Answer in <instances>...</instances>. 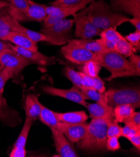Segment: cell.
I'll use <instances>...</instances> for the list:
<instances>
[{
  "label": "cell",
  "mask_w": 140,
  "mask_h": 157,
  "mask_svg": "<svg viewBox=\"0 0 140 157\" xmlns=\"http://www.w3.org/2000/svg\"><path fill=\"white\" fill-rule=\"evenodd\" d=\"M92 78H93V82H94V87L93 88L96 89L99 93H104L106 91V88L102 80L98 76Z\"/></svg>",
  "instance_id": "f35d334b"
},
{
  "label": "cell",
  "mask_w": 140,
  "mask_h": 157,
  "mask_svg": "<svg viewBox=\"0 0 140 157\" xmlns=\"http://www.w3.org/2000/svg\"><path fill=\"white\" fill-rule=\"evenodd\" d=\"M139 133V128L128 124H125L124 127H122V136H124L126 138L129 136Z\"/></svg>",
  "instance_id": "e575fe53"
},
{
  "label": "cell",
  "mask_w": 140,
  "mask_h": 157,
  "mask_svg": "<svg viewBox=\"0 0 140 157\" xmlns=\"http://www.w3.org/2000/svg\"><path fill=\"white\" fill-rule=\"evenodd\" d=\"M137 51L140 49V31L136 30L134 32L124 36Z\"/></svg>",
  "instance_id": "d6a6232c"
},
{
  "label": "cell",
  "mask_w": 140,
  "mask_h": 157,
  "mask_svg": "<svg viewBox=\"0 0 140 157\" xmlns=\"http://www.w3.org/2000/svg\"><path fill=\"white\" fill-rule=\"evenodd\" d=\"M93 1H95V0H88V1L81 2L74 6H67L62 12L55 16H47L46 18L43 21V28H49L57 21L65 19L66 18V17H69V16L72 15L74 13L79 11L80 10H83L84 8L86 7L87 5L90 4Z\"/></svg>",
  "instance_id": "5bb4252c"
},
{
  "label": "cell",
  "mask_w": 140,
  "mask_h": 157,
  "mask_svg": "<svg viewBox=\"0 0 140 157\" xmlns=\"http://www.w3.org/2000/svg\"><path fill=\"white\" fill-rule=\"evenodd\" d=\"M87 9L82 10L73 15L75 24L74 36L79 39H91L99 35L101 29L96 27L86 17Z\"/></svg>",
  "instance_id": "8992f818"
},
{
  "label": "cell",
  "mask_w": 140,
  "mask_h": 157,
  "mask_svg": "<svg viewBox=\"0 0 140 157\" xmlns=\"http://www.w3.org/2000/svg\"><path fill=\"white\" fill-rule=\"evenodd\" d=\"M104 99L113 108L121 105H130L136 108L140 106V91L134 88L109 90L104 93Z\"/></svg>",
  "instance_id": "277c9868"
},
{
  "label": "cell",
  "mask_w": 140,
  "mask_h": 157,
  "mask_svg": "<svg viewBox=\"0 0 140 157\" xmlns=\"http://www.w3.org/2000/svg\"><path fill=\"white\" fill-rule=\"evenodd\" d=\"M124 123V124H128L140 129V112H134Z\"/></svg>",
  "instance_id": "d590c367"
},
{
  "label": "cell",
  "mask_w": 140,
  "mask_h": 157,
  "mask_svg": "<svg viewBox=\"0 0 140 157\" xmlns=\"http://www.w3.org/2000/svg\"><path fill=\"white\" fill-rule=\"evenodd\" d=\"M111 121L101 119H92L88 123V127L84 137L78 142V147L81 149L92 151H102L106 149L107 128Z\"/></svg>",
  "instance_id": "3957f363"
},
{
  "label": "cell",
  "mask_w": 140,
  "mask_h": 157,
  "mask_svg": "<svg viewBox=\"0 0 140 157\" xmlns=\"http://www.w3.org/2000/svg\"><path fill=\"white\" fill-rule=\"evenodd\" d=\"M88 127V123H68L60 121L57 130L63 133L71 142H78L84 137Z\"/></svg>",
  "instance_id": "8fae6325"
},
{
  "label": "cell",
  "mask_w": 140,
  "mask_h": 157,
  "mask_svg": "<svg viewBox=\"0 0 140 157\" xmlns=\"http://www.w3.org/2000/svg\"><path fill=\"white\" fill-rule=\"evenodd\" d=\"M118 137L110 136L107 137L106 143V149L110 151H116L120 148V144Z\"/></svg>",
  "instance_id": "836d02e7"
},
{
  "label": "cell",
  "mask_w": 140,
  "mask_h": 157,
  "mask_svg": "<svg viewBox=\"0 0 140 157\" xmlns=\"http://www.w3.org/2000/svg\"><path fill=\"white\" fill-rule=\"evenodd\" d=\"M107 136H116L118 138L122 136V127L119 126L118 122L113 121L109 123L107 128Z\"/></svg>",
  "instance_id": "4dcf8cb0"
},
{
  "label": "cell",
  "mask_w": 140,
  "mask_h": 157,
  "mask_svg": "<svg viewBox=\"0 0 140 157\" xmlns=\"http://www.w3.org/2000/svg\"><path fill=\"white\" fill-rule=\"evenodd\" d=\"M17 75L12 70L3 67L0 69V93H3L4 88L6 82L11 78L16 76Z\"/></svg>",
  "instance_id": "f546056e"
},
{
  "label": "cell",
  "mask_w": 140,
  "mask_h": 157,
  "mask_svg": "<svg viewBox=\"0 0 140 157\" xmlns=\"http://www.w3.org/2000/svg\"><path fill=\"white\" fill-rule=\"evenodd\" d=\"M87 18L98 28L104 30L110 28L116 29L128 22L130 18L113 11L103 0H95L86 8Z\"/></svg>",
  "instance_id": "6da1fadb"
},
{
  "label": "cell",
  "mask_w": 140,
  "mask_h": 157,
  "mask_svg": "<svg viewBox=\"0 0 140 157\" xmlns=\"http://www.w3.org/2000/svg\"><path fill=\"white\" fill-rule=\"evenodd\" d=\"M43 92L53 96H57L64 98L71 101L81 105L82 106H87V103L79 88L73 86L70 89H60L51 86H44L42 87Z\"/></svg>",
  "instance_id": "9c48e42d"
},
{
  "label": "cell",
  "mask_w": 140,
  "mask_h": 157,
  "mask_svg": "<svg viewBox=\"0 0 140 157\" xmlns=\"http://www.w3.org/2000/svg\"><path fill=\"white\" fill-rule=\"evenodd\" d=\"M69 43L75 44L94 53L106 52L98 40L91 39H76L70 40Z\"/></svg>",
  "instance_id": "7402d4cb"
},
{
  "label": "cell",
  "mask_w": 140,
  "mask_h": 157,
  "mask_svg": "<svg viewBox=\"0 0 140 157\" xmlns=\"http://www.w3.org/2000/svg\"><path fill=\"white\" fill-rule=\"evenodd\" d=\"M2 40L10 41L14 45L22 48L33 51H38V46L37 43L30 40L25 35L22 33L17 32V31H10L5 37L2 39Z\"/></svg>",
  "instance_id": "e0dca14e"
},
{
  "label": "cell",
  "mask_w": 140,
  "mask_h": 157,
  "mask_svg": "<svg viewBox=\"0 0 140 157\" xmlns=\"http://www.w3.org/2000/svg\"><path fill=\"white\" fill-rule=\"evenodd\" d=\"M55 116L58 121L68 123H85L88 116L84 111L71 112L67 113H56Z\"/></svg>",
  "instance_id": "44dd1931"
},
{
  "label": "cell",
  "mask_w": 140,
  "mask_h": 157,
  "mask_svg": "<svg viewBox=\"0 0 140 157\" xmlns=\"http://www.w3.org/2000/svg\"><path fill=\"white\" fill-rule=\"evenodd\" d=\"M9 32H10V31H9ZM9 32L0 29V40H2L3 37H5Z\"/></svg>",
  "instance_id": "bcb514c9"
},
{
  "label": "cell",
  "mask_w": 140,
  "mask_h": 157,
  "mask_svg": "<svg viewBox=\"0 0 140 157\" xmlns=\"http://www.w3.org/2000/svg\"><path fill=\"white\" fill-rule=\"evenodd\" d=\"M3 10L4 8L0 10V29L9 32L11 31L10 20L11 17L8 12V9H6V11Z\"/></svg>",
  "instance_id": "1f68e13d"
},
{
  "label": "cell",
  "mask_w": 140,
  "mask_h": 157,
  "mask_svg": "<svg viewBox=\"0 0 140 157\" xmlns=\"http://www.w3.org/2000/svg\"><path fill=\"white\" fill-rule=\"evenodd\" d=\"M79 74L82 78L83 86L89 87V88L94 87V82H93V78L92 77H90V76L85 75L84 73H83L81 71L79 72Z\"/></svg>",
  "instance_id": "60d3db41"
},
{
  "label": "cell",
  "mask_w": 140,
  "mask_h": 157,
  "mask_svg": "<svg viewBox=\"0 0 140 157\" xmlns=\"http://www.w3.org/2000/svg\"><path fill=\"white\" fill-rule=\"evenodd\" d=\"M10 5V3L6 0H0V10L8 7Z\"/></svg>",
  "instance_id": "f6af8a7d"
},
{
  "label": "cell",
  "mask_w": 140,
  "mask_h": 157,
  "mask_svg": "<svg viewBox=\"0 0 140 157\" xmlns=\"http://www.w3.org/2000/svg\"><path fill=\"white\" fill-rule=\"evenodd\" d=\"M87 108L91 119L101 118L113 121L114 120V108L108 105L104 101L87 104Z\"/></svg>",
  "instance_id": "9a60e30c"
},
{
  "label": "cell",
  "mask_w": 140,
  "mask_h": 157,
  "mask_svg": "<svg viewBox=\"0 0 140 157\" xmlns=\"http://www.w3.org/2000/svg\"><path fill=\"white\" fill-rule=\"evenodd\" d=\"M10 27L11 31L22 33L37 43L40 41H45L53 45H63L60 41L49 36L44 35L41 32H37V31L31 30L24 27L19 23L18 21L13 18H11L10 20Z\"/></svg>",
  "instance_id": "30bf717a"
},
{
  "label": "cell",
  "mask_w": 140,
  "mask_h": 157,
  "mask_svg": "<svg viewBox=\"0 0 140 157\" xmlns=\"http://www.w3.org/2000/svg\"><path fill=\"white\" fill-rule=\"evenodd\" d=\"M26 155V150L23 147H13L10 156V157H25Z\"/></svg>",
  "instance_id": "74e56055"
},
{
  "label": "cell",
  "mask_w": 140,
  "mask_h": 157,
  "mask_svg": "<svg viewBox=\"0 0 140 157\" xmlns=\"http://www.w3.org/2000/svg\"><path fill=\"white\" fill-rule=\"evenodd\" d=\"M0 63L4 67L12 70L17 75L32 63L30 60L10 48L0 53Z\"/></svg>",
  "instance_id": "ba28073f"
},
{
  "label": "cell",
  "mask_w": 140,
  "mask_h": 157,
  "mask_svg": "<svg viewBox=\"0 0 140 157\" xmlns=\"http://www.w3.org/2000/svg\"><path fill=\"white\" fill-rule=\"evenodd\" d=\"M34 120L30 118L29 117H26L25 121L23 128L21 130V132L17 139L16 142L14 144V147H25L26 141L28 138V136L31 129V127L32 126Z\"/></svg>",
  "instance_id": "484cf974"
},
{
  "label": "cell",
  "mask_w": 140,
  "mask_h": 157,
  "mask_svg": "<svg viewBox=\"0 0 140 157\" xmlns=\"http://www.w3.org/2000/svg\"><path fill=\"white\" fill-rule=\"evenodd\" d=\"M54 141L55 149L59 156L77 157L78 154L71 145L67 138L56 128H50Z\"/></svg>",
  "instance_id": "7c38bea8"
},
{
  "label": "cell",
  "mask_w": 140,
  "mask_h": 157,
  "mask_svg": "<svg viewBox=\"0 0 140 157\" xmlns=\"http://www.w3.org/2000/svg\"><path fill=\"white\" fill-rule=\"evenodd\" d=\"M81 91L86 100H92L96 102L104 101V93H99L94 88L83 86L81 89Z\"/></svg>",
  "instance_id": "4316f807"
},
{
  "label": "cell",
  "mask_w": 140,
  "mask_h": 157,
  "mask_svg": "<svg viewBox=\"0 0 140 157\" xmlns=\"http://www.w3.org/2000/svg\"><path fill=\"white\" fill-rule=\"evenodd\" d=\"M101 68L102 67L98 63L90 61L83 65L81 72L90 77L94 78L98 76Z\"/></svg>",
  "instance_id": "f1b7e54d"
},
{
  "label": "cell",
  "mask_w": 140,
  "mask_h": 157,
  "mask_svg": "<svg viewBox=\"0 0 140 157\" xmlns=\"http://www.w3.org/2000/svg\"><path fill=\"white\" fill-rule=\"evenodd\" d=\"M88 1V0H55L51 3V5H60L64 6H74L81 2Z\"/></svg>",
  "instance_id": "8d00e7d4"
},
{
  "label": "cell",
  "mask_w": 140,
  "mask_h": 157,
  "mask_svg": "<svg viewBox=\"0 0 140 157\" xmlns=\"http://www.w3.org/2000/svg\"><path fill=\"white\" fill-rule=\"evenodd\" d=\"M129 61L137 73L140 75V56L133 54L129 57Z\"/></svg>",
  "instance_id": "ab89813d"
},
{
  "label": "cell",
  "mask_w": 140,
  "mask_h": 157,
  "mask_svg": "<svg viewBox=\"0 0 140 157\" xmlns=\"http://www.w3.org/2000/svg\"><path fill=\"white\" fill-rule=\"evenodd\" d=\"M114 51L126 58L130 57L137 52L134 47L124 38V36H122L115 44Z\"/></svg>",
  "instance_id": "d4e9b609"
},
{
  "label": "cell",
  "mask_w": 140,
  "mask_h": 157,
  "mask_svg": "<svg viewBox=\"0 0 140 157\" xmlns=\"http://www.w3.org/2000/svg\"><path fill=\"white\" fill-rule=\"evenodd\" d=\"M134 112H135V108L130 105L116 106L114 108V121L118 123H124Z\"/></svg>",
  "instance_id": "cb8c5ba5"
},
{
  "label": "cell",
  "mask_w": 140,
  "mask_h": 157,
  "mask_svg": "<svg viewBox=\"0 0 140 157\" xmlns=\"http://www.w3.org/2000/svg\"><path fill=\"white\" fill-rule=\"evenodd\" d=\"M25 111L26 117L34 120L39 118L41 112V103L37 97L34 95H27L25 100Z\"/></svg>",
  "instance_id": "ffe728a7"
},
{
  "label": "cell",
  "mask_w": 140,
  "mask_h": 157,
  "mask_svg": "<svg viewBox=\"0 0 140 157\" xmlns=\"http://www.w3.org/2000/svg\"><path fill=\"white\" fill-rule=\"evenodd\" d=\"M99 35L101 38L98 40L106 52L114 51L115 44L123 36L113 28L102 30Z\"/></svg>",
  "instance_id": "ac0fdd59"
},
{
  "label": "cell",
  "mask_w": 140,
  "mask_h": 157,
  "mask_svg": "<svg viewBox=\"0 0 140 157\" xmlns=\"http://www.w3.org/2000/svg\"><path fill=\"white\" fill-rule=\"evenodd\" d=\"M28 3L29 6L25 14L27 20L41 22L47 17L45 10L46 5L35 3L32 0H28Z\"/></svg>",
  "instance_id": "d6986e66"
},
{
  "label": "cell",
  "mask_w": 140,
  "mask_h": 157,
  "mask_svg": "<svg viewBox=\"0 0 140 157\" xmlns=\"http://www.w3.org/2000/svg\"><path fill=\"white\" fill-rule=\"evenodd\" d=\"M98 63L111 73L108 81L117 78L140 76L131 65L129 59L115 51H107L96 53Z\"/></svg>",
  "instance_id": "7a4b0ae2"
},
{
  "label": "cell",
  "mask_w": 140,
  "mask_h": 157,
  "mask_svg": "<svg viewBox=\"0 0 140 157\" xmlns=\"http://www.w3.org/2000/svg\"><path fill=\"white\" fill-rule=\"evenodd\" d=\"M10 48L17 52L20 55L30 60L32 63H35L41 66H48L54 63L55 61V58L54 56H46L38 51H33L25 48H22L14 44H8Z\"/></svg>",
  "instance_id": "4fadbf2b"
},
{
  "label": "cell",
  "mask_w": 140,
  "mask_h": 157,
  "mask_svg": "<svg viewBox=\"0 0 140 157\" xmlns=\"http://www.w3.org/2000/svg\"><path fill=\"white\" fill-rule=\"evenodd\" d=\"M127 139L138 151L140 150V133L129 136Z\"/></svg>",
  "instance_id": "b9f144b4"
},
{
  "label": "cell",
  "mask_w": 140,
  "mask_h": 157,
  "mask_svg": "<svg viewBox=\"0 0 140 157\" xmlns=\"http://www.w3.org/2000/svg\"><path fill=\"white\" fill-rule=\"evenodd\" d=\"M6 1H8V0H6Z\"/></svg>",
  "instance_id": "681fc988"
},
{
  "label": "cell",
  "mask_w": 140,
  "mask_h": 157,
  "mask_svg": "<svg viewBox=\"0 0 140 157\" xmlns=\"http://www.w3.org/2000/svg\"><path fill=\"white\" fill-rule=\"evenodd\" d=\"M41 121L50 128H56L60 123L55 112L41 104V112L39 116Z\"/></svg>",
  "instance_id": "603a6c76"
},
{
  "label": "cell",
  "mask_w": 140,
  "mask_h": 157,
  "mask_svg": "<svg viewBox=\"0 0 140 157\" xmlns=\"http://www.w3.org/2000/svg\"><path fill=\"white\" fill-rule=\"evenodd\" d=\"M74 23V18H65L57 21L49 28L41 29L40 32L58 40L64 45L70 40V33Z\"/></svg>",
  "instance_id": "52a82bcc"
},
{
  "label": "cell",
  "mask_w": 140,
  "mask_h": 157,
  "mask_svg": "<svg viewBox=\"0 0 140 157\" xmlns=\"http://www.w3.org/2000/svg\"><path fill=\"white\" fill-rule=\"evenodd\" d=\"M10 48V46L8 45V43H6L4 41L0 40V53H1L2 51Z\"/></svg>",
  "instance_id": "ee69618b"
},
{
  "label": "cell",
  "mask_w": 140,
  "mask_h": 157,
  "mask_svg": "<svg viewBox=\"0 0 140 157\" xmlns=\"http://www.w3.org/2000/svg\"><path fill=\"white\" fill-rule=\"evenodd\" d=\"M134 27L136 28V30L140 31V18L133 17L132 18L130 19L129 21Z\"/></svg>",
  "instance_id": "7bdbcfd3"
},
{
  "label": "cell",
  "mask_w": 140,
  "mask_h": 157,
  "mask_svg": "<svg viewBox=\"0 0 140 157\" xmlns=\"http://www.w3.org/2000/svg\"><path fill=\"white\" fill-rule=\"evenodd\" d=\"M64 73L68 79L72 82L74 86L79 88L80 90L83 87L82 78L79 72L76 71L72 68L66 67L64 68Z\"/></svg>",
  "instance_id": "83f0119b"
},
{
  "label": "cell",
  "mask_w": 140,
  "mask_h": 157,
  "mask_svg": "<svg viewBox=\"0 0 140 157\" xmlns=\"http://www.w3.org/2000/svg\"><path fill=\"white\" fill-rule=\"evenodd\" d=\"M3 67V65L1 64V63H0V69H1V68Z\"/></svg>",
  "instance_id": "c3c4849f"
},
{
  "label": "cell",
  "mask_w": 140,
  "mask_h": 157,
  "mask_svg": "<svg viewBox=\"0 0 140 157\" xmlns=\"http://www.w3.org/2000/svg\"><path fill=\"white\" fill-rule=\"evenodd\" d=\"M3 94L0 93V105H6V101L5 99L2 96Z\"/></svg>",
  "instance_id": "7dc6e473"
},
{
  "label": "cell",
  "mask_w": 140,
  "mask_h": 157,
  "mask_svg": "<svg viewBox=\"0 0 140 157\" xmlns=\"http://www.w3.org/2000/svg\"><path fill=\"white\" fill-rule=\"evenodd\" d=\"M60 51L63 56L73 63L83 65L90 61H95L98 63L96 53L77 44L68 42L66 46L62 47Z\"/></svg>",
  "instance_id": "5b68a950"
},
{
  "label": "cell",
  "mask_w": 140,
  "mask_h": 157,
  "mask_svg": "<svg viewBox=\"0 0 140 157\" xmlns=\"http://www.w3.org/2000/svg\"><path fill=\"white\" fill-rule=\"evenodd\" d=\"M110 6L116 12H124L140 18V2L137 0H110Z\"/></svg>",
  "instance_id": "2e32d148"
}]
</instances>
